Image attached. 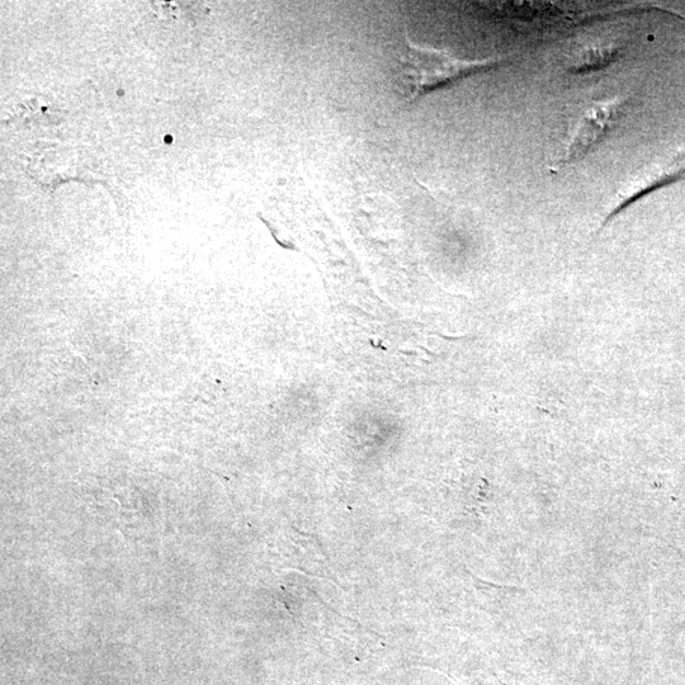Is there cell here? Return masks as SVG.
Listing matches in <instances>:
<instances>
[{
  "instance_id": "cell-1",
  "label": "cell",
  "mask_w": 685,
  "mask_h": 685,
  "mask_svg": "<svg viewBox=\"0 0 685 685\" xmlns=\"http://www.w3.org/2000/svg\"><path fill=\"white\" fill-rule=\"evenodd\" d=\"M500 59L467 61L455 58L446 51L420 46L406 37L405 46L398 56V78L403 88L405 103L431 93L444 84L455 82L467 75L485 72L502 63Z\"/></svg>"
},
{
  "instance_id": "cell-2",
  "label": "cell",
  "mask_w": 685,
  "mask_h": 685,
  "mask_svg": "<svg viewBox=\"0 0 685 685\" xmlns=\"http://www.w3.org/2000/svg\"><path fill=\"white\" fill-rule=\"evenodd\" d=\"M621 111L620 101L598 103V105L589 108V111L581 118L575 134L571 137L560 164H570L583 158L589 149L606 135L609 127L621 115Z\"/></svg>"
},
{
  "instance_id": "cell-3",
  "label": "cell",
  "mask_w": 685,
  "mask_h": 685,
  "mask_svg": "<svg viewBox=\"0 0 685 685\" xmlns=\"http://www.w3.org/2000/svg\"><path fill=\"white\" fill-rule=\"evenodd\" d=\"M683 176H685V150L682 151V153H679L677 157L670 160L668 164L661 165L659 169L653 170L649 176L632 184L630 191L622 193L620 203H618L611 214L604 219L601 229H603L604 226H607L614 216L620 214L627 206L632 205L633 202L639 200L642 196L653 192L656 188L665 186V184L677 181V179Z\"/></svg>"
}]
</instances>
